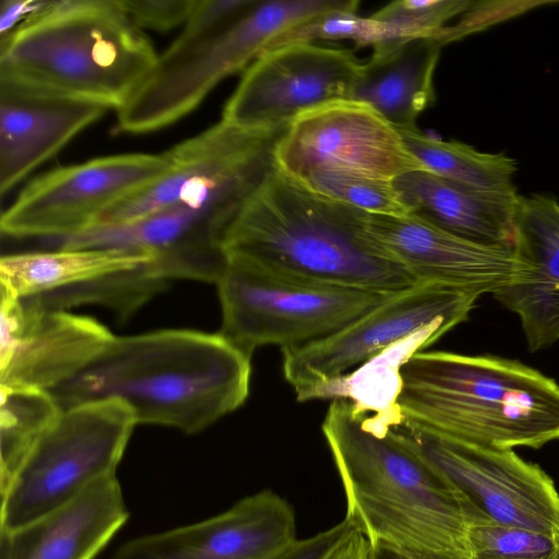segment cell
<instances>
[{
    "label": "cell",
    "instance_id": "cell-1",
    "mask_svg": "<svg viewBox=\"0 0 559 559\" xmlns=\"http://www.w3.org/2000/svg\"><path fill=\"white\" fill-rule=\"evenodd\" d=\"M348 399L322 432L346 497V519L369 544L426 559H468L469 520L445 478L394 428L370 429Z\"/></svg>",
    "mask_w": 559,
    "mask_h": 559
},
{
    "label": "cell",
    "instance_id": "cell-2",
    "mask_svg": "<svg viewBox=\"0 0 559 559\" xmlns=\"http://www.w3.org/2000/svg\"><path fill=\"white\" fill-rule=\"evenodd\" d=\"M250 377L251 358L219 333L169 329L115 336L87 367L49 393L62 411L117 399L136 424L197 433L246 402Z\"/></svg>",
    "mask_w": 559,
    "mask_h": 559
},
{
    "label": "cell",
    "instance_id": "cell-3",
    "mask_svg": "<svg viewBox=\"0 0 559 559\" xmlns=\"http://www.w3.org/2000/svg\"><path fill=\"white\" fill-rule=\"evenodd\" d=\"M368 217L275 167L231 219L222 247L226 258L318 283L381 293L416 284L373 239Z\"/></svg>",
    "mask_w": 559,
    "mask_h": 559
},
{
    "label": "cell",
    "instance_id": "cell-4",
    "mask_svg": "<svg viewBox=\"0 0 559 559\" xmlns=\"http://www.w3.org/2000/svg\"><path fill=\"white\" fill-rule=\"evenodd\" d=\"M399 379L395 425L499 450L559 440V384L520 361L421 350Z\"/></svg>",
    "mask_w": 559,
    "mask_h": 559
},
{
    "label": "cell",
    "instance_id": "cell-5",
    "mask_svg": "<svg viewBox=\"0 0 559 559\" xmlns=\"http://www.w3.org/2000/svg\"><path fill=\"white\" fill-rule=\"evenodd\" d=\"M157 56L116 0H55L0 44V82L118 110Z\"/></svg>",
    "mask_w": 559,
    "mask_h": 559
},
{
    "label": "cell",
    "instance_id": "cell-6",
    "mask_svg": "<svg viewBox=\"0 0 559 559\" xmlns=\"http://www.w3.org/2000/svg\"><path fill=\"white\" fill-rule=\"evenodd\" d=\"M317 13L312 0H198L181 34L117 110V130L140 134L176 122Z\"/></svg>",
    "mask_w": 559,
    "mask_h": 559
},
{
    "label": "cell",
    "instance_id": "cell-7",
    "mask_svg": "<svg viewBox=\"0 0 559 559\" xmlns=\"http://www.w3.org/2000/svg\"><path fill=\"white\" fill-rule=\"evenodd\" d=\"M135 425L131 408L117 399L63 409L0 487V530L31 523L116 475Z\"/></svg>",
    "mask_w": 559,
    "mask_h": 559
},
{
    "label": "cell",
    "instance_id": "cell-8",
    "mask_svg": "<svg viewBox=\"0 0 559 559\" xmlns=\"http://www.w3.org/2000/svg\"><path fill=\"white\" fill-rule=\"evenodd\" d=\"M216 286L217 333L250 358L261 346L282 349L324 337L395 294L307 281L231 258Z\"/></svg>",
    "mask_w": 559,
    "mask_h": 559
},
{
    "label": "cell",
    "instance_id": "cell-9",
    "mask_svg": "<svg viewBox=\"0 0 559 559\" xmlns=\"http://www.w3.org/2000/svg\"><path fill=\"white\" fill-rule=\"evenodd\" d=\"M282 134L249 131L221 119L165 152L170 160L166 174L111 207L94 226L182 206L234 217L276 167L275 147Z\"/></svg>",
    "mask_w": 559,
    "mask_h": 559
},
{
    "label": "cell",
    "instance_id": "cell-10",
    "mask_svg": "<svg viewBox=\"0 0 559 559\" xmlns=\"http://www.w3.org/2000/svg\"><path fill=\"white\" fill-rule=\"evenodd\" d=\"M478 297L445 285L416 283L324 337L282 348L284 377L299 402L321 399L350 369L393 345L429 329L449 332L466 321Z\"/></svg>",
    "mask_w": 559,
    "mask_h": 559
},
{
    "label": "cell",
    "instance_id": "cell-11",
    "mask_svg": "<svg viewBox=\"0 0 559 559\" xmlns=\"http://www.w3.org/2000/svg\"><path fill=\"white\" fill-rule=\"evenodd\" d=\"M459 495L469 525L493 523L545 534L559 531V492L536 464L512 449L484 448L391 426Z\"/></svg>",
    "mask_w": 559,
    "mask_h": 559
},
{
    "label": "cell",
    "instance_id": "cell-12",
    "mask_svg": "<svg viewBox=\"0 0 559 559\" xmlns=\"http://www.w3.org/2000/svg\"><path fill=\"white\" fill-rule=\"evenodd\" d=\"M170 167L167 154L130 153L60 167L33 179L2 213V235L61 238L86 230Z\"/></svg>",
    "mask_w": 559,
    "mask_h": 559
},
{
    "label": "cell",
    "instance_id": "cell-13",
    "mask_svg": "<svg viewBox=\"0 0 559 559\" xmlns=\"http://www.w3.org/2000/svg\"><path fill=\"white\" fill-rule=\"evenodd\" d=\"M360 64L348 49L308 41L280 46L245 71L222 119L249 131L283 133L302 114L350 99Z\"/></svg>",
    "mask_w": 559,
    "mask_h": 559
},
{
    "label": "cell",
    "instance_id": "cell-14",
    "mask_svg": "<svg viewBox=\"0 0 559 559\" xmlns=\"http://www.w3.org/2000/svg\"><path fill=\"white\" fill-rule=\"evenodd\" d=\"M275 165L295 179L316 170H336L394 180L425 169L397 129L353 99L299 116L276 143Z\"/></svg>",
    "mask_w": 559,
    "mask_h": 559
},
{
    "label": "cell",
    "instance_id": "cell-15",
    "mask_svg": "<svg viewBox=\"0 0 559 559\" xmlns=\"http://www.w3.org/2000/svg\"><path fill=\"white\" fill-rule=\"evenodd\" d=\"M0 384L51 391L87 367L114 340L93 318L47 310L1 289Z\"/></svg>",
    "mask_w": 559,
    "mask_h": 559
},
{
    "label": "cell",
    "instance_id": "cell-16",
    "mask_svg": "<svg viewBox=\"0 0 559 559\" xmlns=\"http://www.w3.org/2000/svg\"><path fill=\"white\" fill-rule=\"evenodd\" d=\"M296 540L294 508L264 489L206 520L130 539L111 559H272Z\"/></svg>",
    "mask_w": 559,
    "mask_h": 559
},
{
    "label": "cell",
    "instance_id": "cell-17",
    "mask_svg": "<svg viewBox=\"0 0 559 559\" xmlns=\"http://www.w3.org/2000/svg\"><path fill=\"white\" fill-rule=\"evenodd\" d=\"M368 228L381 249L416 283L445 285L478 296L495 295L521 276L512 248L472 242L423 216L369 214Z\"/></svg>",
    "mask_w": 559,
    "mask_h": 559
},
{
    "label": "cell",
    "instance_id": "cell-18",
    "mask_svg": "<svg viewBox=\"0 0 559 559\" xmlns=\"http://www.w3.org/2000/svg\"><path fill=\"white\" fill-rule=\"evenodd\" d=\"M513 251L521 276L493 296L520 321L531 352L559 340V202L549 193L520 197Z\"/></svg>",
    "mask_w": 559,
    "mask_h": 559
},
{
    "label": "cell",
    "instance_id": "cell-19",
    "mask_svg": "<svg viewBox=\"0 0 559 559\" xmlns=\"http://www.w3.org/2000/svg\"><path fill=\"white\" fill-rule=\"evenodd\" d=\"M107 107L0 82V194L58 153Z\"/></svg>",
    "mask_w": 559,
    "mask_h": 559
},
{
    "label": "cell",
    "instance_id": "cell-20",
    "mask_svg": "<svg viewBox=\"0 0 559 559\" xmlns=\"http://www.w3.org/2000/svg\"><path fill=\"white\" fill-rule=\"evenodd\" d=\"M129 518L116 475L14 530H0V559H94Z\"/></svg>",
    "mask_w": 559,
    "mask_h": 559
},
{
    "label": "cell",
    "instance_id": "cell-21",
    "mask_svg": "<svg viewBox=\"0 0 559 559\" xmlns=\"http://www.w3.org/2000/svg\"><path fill=\"white\" fill-rule=\"evenodd\" d=\"M393 182L413 213L438 227L472 242L513 249L521 197L516 189L469 188L426 169L405 174Z\"/></svg>",
    "mask_w": 559,
    "mask_h": 559
},
{
    "label": "cell",
    "instance_id": "cell-22",
    "mask_svg": "<svg viewBox=\"0 0 559 559\" xmlns=\"http://www.w3.org/2000/svg\"><path fill=\"white\" fill-rule=\"evenodd\" d=\"M442 45L430 38L372 51L360 64L350 99L373 108L399 131L416 129L420 114L433 105V75Z\"/></svg>",
    "mask_w": 559,
    "mask_h": 559
},
{
    "label": "cell",
    "instance_id": "cell-23",
    "mask_svg": "<svg viewBox=\"0 0 559 559\" xmlns=\"http://www.w3.org/2000/svg\"><path fill=\"white\" fill-rule=\"evenodd\" d=\"M153 259L150 252L111 248L12 253L0 260L1 288L26 298L134 271Z\"/></svg>",
    "mask_w": 559,
    "mask_h": 559
},
{
    "label": "cell",
    "instance_id": "cell-24",
    "mask_svg": "<svg viewBox=\"0 0 559 559\" xmlns=\"http://www.w3.org/2000/svg\"><path fill=\"white\" fill-rule=\"evenodd\" d=\"M411 153L423 167L454 183L491 191L516 189V162L503 153H481L457 141H444L417 128L400 131Z\"/></svg>",
    "mask_w": 559,
    "mask_h": 559
},
{
    "label": "cell",
    "instance_id": "cell-25",
    "mask_svg": "<svg viewBox=\"0 0 559 559\" xmlns=\"http://www.w3.org/2000/svg\"><path fill=\"white\" fill-rule=\"evenodd\" d=\"M0 487L62 413L45 390L0 384Z\"/></svg>",
    "mask_w": 559,
    "mask_h": 559
},
{
    "label": "cell",
    "instance_id": "cell-26",
    "mask_svg": "<svg viewBox=\"0 0 559 559\" xmlns=\"http://www.w3.org/2000/svg\"><path fill=\"white\" fill-rule=\"evenodd\" d=\"M165 286L153 280L143 265L134 271L110 274L26 298L47 310H68L86 304L102 305L126 319Z\"/></svg>",
    "mask_w": 559,
    "mask_h": 559
},
{
    "label": "cell",
    "instance_id": "cell-27",
    "mask_svg": "<svg viewBox=\"0 0 559 559\" xmlns=\"http://www.w3.org/2000/svg\"><path fill=\"white\" fill-rule=\"evenodd\" d=\"M296 180L316 193L369 214L405 216L413 213L393 180L336 170H316Z\"/></svg>",
    "mask_w": 559,
    "mask_h": 559
},
{
    "label": "cell",
    "instance_id": "cell-28",
    "mask_svg": "<svg viewBox=\"0 0 559 559\" xmlns=\"http://www.w3.org/2000/svg\"><path fill=\"white\" fill-rule=\"evenodd\" d=\"M474 3L469 0H401L388 3L370 16L385 27L388 44L381 50H386L420 38L440 43L450 22L463 16Z\"/></svg>",
    "mask_w": 559,
    "mask_h": 559
},
{
    "label": "cell",
    "instance_id": "cell-29",
    "mask_svg": "<svg viewBox=\"0 0 559 559\" xmlns=\"http://www.w3.org/2000/svg\"><path fill=\"white\" fill-rule=\"evenodd\" d=\"M468 559H559L551 534L493 523L471 524Z\"/></svg>",
    "mask_w": 559,
    "mask_h": 559
},
{
    "label": "cell",
    "instance_id": "cell-30",
    "mask_svg": "<svg viewBox=\"0 0 559 559\" xmlns=\"http://www.w3.org/2000/svg\"><path fill=\"white\" fill-rule=\"evenodd\" d=\"M139 27L165 32L186 24L198 0H116Z\"/></svg>",
    "mask_w": 559,
    "mask_h": 559
},
{
    "label": "cell",
    "instance_id": "cell-31",
    "mask_svg": "<svg viewBox=\"0 0 559 559\" xmlns=\"http://www.w3.org/2000/svg\"><path fill=\"white\" fill-rule=\"evenodd\" d=\"M355 526L344 519L332 527L305 539H297L272 559H323Z\"/></svg>",
    "mask_w": 559,
    "mask_h": 559
},
{
    "label": "cell",
    "instance_id": "cell-32",
    "mask_svg": "<svg viewBox=\"0 0 559 559\" xmlns=\"http://www.w3.org/2000/svg\"><path fill=\"white\" fill-rule=\"evenodd\" d=\"M55 0H2L0 3V44L22 26L47 11Z\"/></svg>",
    "mask_w": 559,
    "mask_h": 559
},
{
    "label": "cell",
    "instance_id": "cell-33",
    "mask_svg": "<svg viewBox=\"0 0 559 559\" xmlns=\"http://www.w3.org/2000/svg\"><path fill=\"white\" fill-rule=\"evenodd\" d=\"M369 542L354 527L323 559H367Z\"/></svg>",
    "mask_w": 559,
    "mask_h": 559
},
{
    "label": "cell",
    "instance_id": "cell-34",
    "mask_svg": "<svg viewBox=\"0 0 559 559\" xmlns=\"http://www.w3.org/2000/svg\"><path fill=\"white\" fill-rule=\"evenodd\" d=\"M367 559H426L414 557L381 544H369Z\"/></svg>",
    "mask_w": 559,
    "mask_h": 559
},
{
    "label": "cell",
    "instance_id": "cell-35",
    "mask_svg": "<svg viewBox=\"0 0 559 559\" xmlns=\"http://www.w3.org/2000/svg\"><path fill=\"white\" fill-rule=\"evenodd\" d=\"M554 536H555L556 542H557V544L559 546V531L556 534H554Z\"/></svg>",
    "mask_w": 559,
    "mask_h": 559
}]
</instances>
